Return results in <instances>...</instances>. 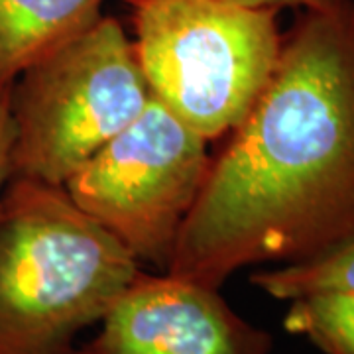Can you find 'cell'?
<instances>
[{
	"mask_svg": "<svg viewBox=\"0 0 354 354\" xmlns=\"http://www.w3.org/2000/svg\"><path fill=\"white\" fill-rule=\"evenodd\" d=\"M150 101L132 39L101 16L12 83L10 179L65 185Z\"/></svg>",
	"mask_w": 354,
	"mask_h": 354,
	"instance_id": "277c9868",
	"label": "cell"
},
{
	"mask_svg": "<svg viewBox=\"0 0 354 354\" xmlns=\"http://www.w3.org/2000/svg\"><path fill=\"white\" fill-rule=\"evenodd\" d=\"M10 91H12V85L0 87V201H2V193L10 181V153H12L14 142Z\"/></svg>",
	"mask_w": 354,
	"mask_h": 354,
	"instance_id": "30bf717a",
	"label": "cell"
},
{
	"mask_svg": "<svg viewBox=\"0 0 354 354\" xmlns=\"http://www.w3.org/2000/svg\"><path fill=\"white\" fill-rule=\"evenodd\" d=\"M104 0H0V87L101 18Z\"/></svg>",
	"mask_w": 354,
	"mask_h": 354,
	"instance_id": "52a82bcc",
	"label": "cell"
},
{
	"mask_svg": "<svg viewBox=\"0 0 354 354\" xmlns=\"http://www.w3.org/2000/svg\"><path fill=\"white\" fill-rule=\"evenodd\" d=\"M207 142L150 95L64 187L138 262L165 272L211 165Z\"/></svg>",
	"mask_w": 354,
	"mask_h": 354,
	"instance_id": "5b68a950",
	"label": "cell"
},
{
	"mask_svg": "<svg viewBox=\"0 0 354 354\" xmlns=\"http://www.w3.org/2000/svg\"><path fill=\"white\" fill-rule=\"evenodd\" d=\"M351 2H353V6H354V0H351Z\"/></svg>",
	"mask_w": 354,
	"mask_h": 354,
	"instance_id": "7c38bea8",
	"label": "cell"
},
{
	"mask_svg": "<svg viewBox=\"0 0 354 354\" xmlns=\"http://www.w3.org/2000/svg\"><path fill=\"white\" fill-rule=\"evenodd\" d=\"M274 339L215 288L174 274L136 278L77 354H272Z\"/></svg>",
	"mask_w": 354,
	"mask_h": 354,
	"instance_id": "8992f818",
	"label": "cell"
},
{
	"mask_svg": "<svg viewBox=\"0 0 354 354\" xmlns=\"http://www.w3.org/2000/svg\"><path fill=\"white\" fill-rule=\"evenodd\" d=\"M250 281L279 301L325 291L354 293V234L313 258L256 272Z\"/></svg>",
	"mask_w": 354,
	"mask_h": 354,
	"instance_id": "ba28073f",
	"label": "cell"
},
{
	"mask_svg": "<svg viewBox=\"0 0 354 354\" xmlns=\"http://www.w3.org/2000/svg\"><path fill=\"white\" fill-rule=\"evenodd\" d=\"M283 329L323 354H354V293H311L291 299Z\"/></svg>",
	"mask_w": 354,
	"mask_h": 354,
	"instance_id": "9c48e42d",
	"label": "cell"
},
{
	"mask_svg": "<svg viewBox=\"0 0 354 354\" xmlns=\"http://www.w3.org/2000/svg\"><path fill=\"white\" fill-rule=\"evenodd\" d=\"M354 234V6L305 10L274 75L211 158L167 274L221 290Z\"/></svg>",
	"mask_w": 354,
	"mask_h": 354,
	"instance_id": "6da1fadb",
	"label": "cell"
},
{
	"mask_svg": "<svg viewBox=\"0 0 354 354\" xmlns=\"http://www.w3.org/2000/svg\"><path fill=\"white\" fill-rule=\"evenodd\" d=\"M246 6H266V8H304V10H321V8H330L342 4L346 0H232Z\"/></svg>",
	"mask_w": 354,
	"mask_h": 354,
	"instance_id": "8fae6325",
	"label": "cell"
},
{
	"mask_svg": "<svg viewBox=\"0 0 354 354\" xmlns=\"http://www.w3.org/2000/svg\"><path fill=\"white\" fill-rule=\"evenodd\" d=\"M150 95L216 140L252 111L281 53L278 12L232 0H127Z\"/></svg>",
	"mask_w": 354,
	"mask_h": 354,
	"instance_id": "3957f363",
	"label": "cell"
},
{
	"mask_svg": "<svg viewBox=\"0 0 354 354\" xmlns=\"http://www.w3.org/2000/svg\"><path fill=\"white\" fill-rule=\"evenodd\" d=\"M138 272L64 185L14 177L0 201V354H77Z\"/></svg>",
	"mask_w": 354,
	"mask_h": 354,
	"instance_id": "7a4b0ae2",
	"label": "cell"
}]
</instances>
